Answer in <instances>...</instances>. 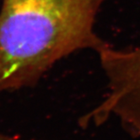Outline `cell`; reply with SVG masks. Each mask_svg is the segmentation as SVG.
Masks as SVG:
<instances>
[{"mask_svg": "<svg viewBox=\"0 0 140 140\" xmlns=\"http://www.w3.org/2000/svg\"><path fill=\"white\" fill-rule=\"evenodd\" d=\"M96 11L77 0H4L0 12V94L33 85L62 58L100 49Z\"/></svg>", "mask_w": 140, "mask_h": 140, "instance_id": "1", "label": "cell"}, {"mask_svg": "<svg viewBox=\"0 0 140 140\" xmlns=\"http://www.w3.org/2000/svg\"><path fill=\"white\" fill-rule=\"evenodd\" d=\"M96 52L110 88L98 112L106 119L114 116L130 137L140 138V46L118 50L105 44Z\"/></svg>", "mask_w": 140, "mask_h": 140, "instance_id": "2", "label": "cell"}, {"mask_svg": "<svg viewBox=\"0 0 140 140\" xmlns=\"http://www.w3.org/2000/svg\"><path fill=\"white\" fill-rule=\"evenodd\" d=\"M78 1L83 3V4H86L91 8H93L95 11L98 10V8H100L101 3L103 2V0H78Z\"/></svg>", "mask_w": 140, "mask_h": 140, "instance_id": "3", "label": "cell"}, {"mask_svg": "<svg viewBox=\"0 0 140 140\" xmlns=\"http://www.w3.org/2000/svg\"><path fill=\"white\" fill-rule=\"evenodd\" d=\"M0 140H20V139L14 138V137H12V136L6 135L3 133H0Z\"/></svg>", "mask_w": 140, "mask_h": 140, "instance_id": "4", "label": "cell"}]
</instances>
